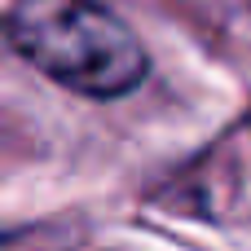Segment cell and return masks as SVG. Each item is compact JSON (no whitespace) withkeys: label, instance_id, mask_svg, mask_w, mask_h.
Returning a JSON list of instances; mask_svg holds the SVG:
<instances>
[{"label":"cell","instance_id":"cell-1","mask_svg":"<svg viewBox=\"0 0 251 251\" xmlns=\"http://www.w3.org/2000/svg\"><path fill=\"white\" fill-rule=\"evenodd\" d=\"M4 40L53 84L84 97H124L146 79V49L101 0H13Z\"/></svg>","mask_w":251,"mask_h":251}]
</instances>
